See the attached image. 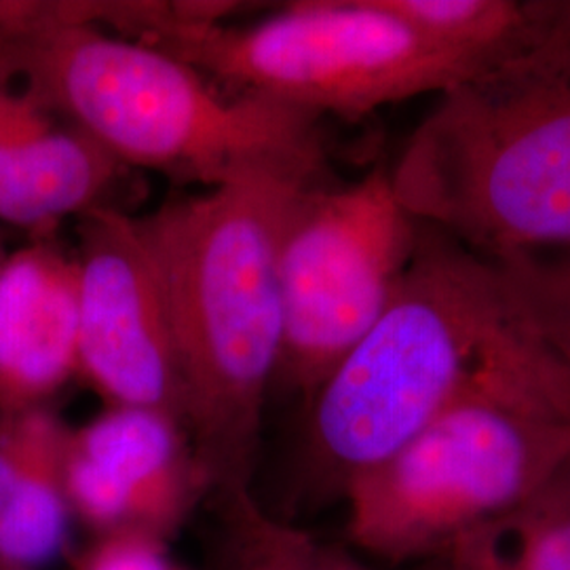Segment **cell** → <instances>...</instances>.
<instances>
[{"label":"cell","mask_w":570,"mask_h":570,"mask_svg":"<svg viewBox=\"0 0 570 570\" xmlns=\"http://www.w3.org/2000/svg\"><path fill=\"white\" fill-rule=\"evenodd\" d=\"M326 183L254 174L138 218L169 305L186 429L216 494L249 489L284 346L285 228L306 193Z\"/></svg>","instance_id":"6da1fadb"},{"label":"cell","mask_w":570,"mask_h":570,"mask_svg":"<svg viewBox=\"0 0 570 570\" xmlns=\"http://www.w3.org/2000/svg\"><path fill=\"white\" fill-rule=\"evenodd\" d=\"M77 374V254L39 239L0 266V412L45 407Z\"/></svg>","instance_id":"8fae6325"},{"label":"cell","mask_w":570,"mask_h":570,"mask_svg":"<svg viewBox=\"0 0 570 570\" xmlns=\"http://www.w3.org/2000/svg\"><path fill=\"white\" fill-rule=\"evenodd\" d=\"M534 334L570 370V247L562 256L494 261Z\"/></svg>","instance_id":"2e32d148"},{"label":"cell","mask_w":570,"mask_h":570,"mask_svg":"<svg viewBox=\"0 0 570 570\" xmlns=\"http://www.w3.org/2000/svg\"><path fill=\"white\" fill-rule=\"evenodd\" d=\"M70 428L47 407L30 461L0 513V560L20 570L51 564L68 548L72 510L66 494Z\"/></svg>","instance_id":"7c38bea8"},{"label":"cell","mask_w":570,"mask_h":570,"mask_svg":"<svg viewBox=\"0 0 570 570\" xmlns=\"http://www.w3.org/2000/svg\"><path fill=\"white\" fill-rule=\"evenodd\" d=\"M21 77L122 167L216 188L245 176H326L320 117L220 89L148 42L87 23L9 51Z\"/></svg>","instance_id":"277c9868"},{"label":"cell","mask_w":570,"mask_h":570,"mask_svg":"<svg viewBox=\"0 0 570 570\" xmlns=\"http://www.w3.org/2000/svg\"><path fill=\"white\" fill-rule=\"evenodd\" d=\"M391 183L414 220L490 261L570 247V45L442 91Z\"/></svg>","instance_id":"5b68a950"},{"label":"cell","mask_w":570,"mask_h":570,"mask_svg":"<svg viewBox=\"0 0 570 570\" xmlns=\"http://www.w3.org/2000/svg\"><path fill=\"white\" fill-rule=\"evenodd\" d=\"M0 570H20V569H16V567H11V564H7V562H2V560H0Z\"/></svg>","instance_id":"ffe728a7"},{"label":"cell","mask_w":570,"mask_h":570,"mask_svg":"<svg viewBox=\"0 0 570 570\" xmlns=\"http://www.w3.org/2000/svg\"><path fill=\"white\" fill-rule=\"evenodd\" d=\"M2 263H4V261H2V256H0V266H2Z\"/></svg>","instance_id":"44dd1931"},{"label":"cell","mask_w":570,"mask_h":570,"mask_svg":"<svg viewBox=\"0 0 570 570\" xmlns=\"http://www.w3.org/2000/svg\"><path fill=\"white\" fill-rule=\"evenodd\" d=\"M428 41L494 66L541 47L529 0H381Z\"/></svg>","instance_id":"5bb4252c"},{"label":"cell","mask_w":570,"mask_h":570,"mask_svg":"<svg viewBox=\"0 0 570 570\" xmlns=\"http://www.w3.org/2000/svg\"><path fill=\"white\" fill-rule=\"evenodd\" d=\"M167 543L142 530L108 532L94 539L72 570H188L171 558Z\"/></svg>","instance_id":"ac0fdd59"},{"label":"cell","mask_w":570,"mask_h":570,"mask_svg":"<svg viewBox=\"0 0 570 570\" xmlns=\"http://www.w3.org/2000/svg\"><path fill=\"white\" fill-rule=\"evenodd\" d=\"M136 41L235 94L320 119H362L387 104L440 96L490 68L428 41L381 0H298L254 26L169 20L167 2Z\"/></svg>","instance_id":"8992f818"},{"label":"cell","mask_w":570,"mask_h":570,"mask_svg":"<svg viewBox=\"0 0 570 570\" xmlns=\"http://www.w3.org/2000/svg\"><path fill=\"white\" fill-rule=\"evenodd\" d=\"M419 233L385 165L348 186L306 193L282 244L284 346L275 385L308 404L387 308Z\"/></svg>","instance_id":"52a82bcc"},{"label":"cell","mask_w":570,"mask_h":570,"mask_svg":"<svg viewBox=\"0 0 570 570\" xmlns=\"http://www.w3.org/2000/svg\"><path fill=\"white\" fill-rule=\"evenodd\" d=\"M63 478L72 518L96 537L142 530L169 541L214 492L188 429L146 407H106L70 429Z\"/></svg>","instance_id":"9c48e42d"},{"label":"cell","mask_w":570,"mask_h":570,"mask_svg":"<svg viewBox=\"0 0 570 570\" xmlns=\"http://www.w3.org/2000/svg\"><path fill=\"white\" fill-rule=\"evenodd\" d=\"M541 45H570V0H529Z\"/></svg>","instance_id":"d6986e66"},{"label":"cell","mask_w":570,"mask_h":570,"mask_svg":"<svg viewBox=\"0 0 570 570\" xmlns=\"http://www.w3.org/2000/svg\"><path fill=\"white\" fill-rule=\"evenodd\" d=\"M117 2L94 0H0V58L26 42L72 26H106Z\"/></svg>","instance_id":"e0dca14e"},{"label":"cell","mask_w":570,"mask_h":570,"mask_svg":"<svg viewBox=\"0 0 570 570\" xmlns=\"http://www.w3.org/2000/svg\"><path fill=\"white\" fill-rule=\"evenodd\" d=\"M520 322L501 266L421 225L387 308L306 404L303 501L343 499L355 475L406 446Z\"/></svg>","instance_id":"3957f363"},{"label":"cell","mask_w":570,"mask_h":570,"mask_svg":"<svg viewBox=\"0 0 570 570\" xmlns=\"http://www.w3.org/2000/svg\"><path fill=\"white\" fill-rule=\"evenodd\" d=\"M106 150L63 119L0 60V220L39 239L102 207L122 171Z\"/></svg>","instance_id":"30bf717a"},{"label":"cell","mask_w":570,"mask_h":570,"mask_svg":"<svg viewBox=\"0 0 570 570\" xmlns=\"http://www.w3.org/2000/svg\"><path fill=\"white\" fill-rule=\"evenodd\" d=\"M440 570H570V461L522 508L459 539Z\"/></svg>","instance_id":"4fadbf2b"},{"label":"cell","mask_w":570,"mask_h":570,"mask_svg":"<svg viewBox=\"0 0 570 570\" xmlns=\"http://www.w3.org/2000/svg\"><path fill=\"white\" fill-rule=\"evenodd\" d=\"M569 461L570 370L522 315L428 428L348 482L346 537L391 569L428 564Z\"/></svg>","instance_id":"7a4b0ae2"},{"label":"cell","mask_w":570,"mask_h":570,"mask_svg":"<svg viewBox=\"0 0 570 570\" xmlns=\"http://www.w3.org/2000/svg\"><path fill=\"white\" fill-rule=\"evenodd\" d=\"M216 497L225 518L233 570H440V560L404 569L367 564L360 556L327 546L266 513L249 489Z\"/></svg>","instance_id":"9a60e30c"},{"label":"cell","mask_w":570,"mask_h":570,"mask_svg":"<svg viewBox=\"0 0 570 570\" xmlns=\"http://www.w3.org/2000/svg\"><path fill=\"white\" fill-rule=\"evenodd\" d=\"M79 228V374L106 407H146L186 428V391L164 282L136 216L102 205Z\"/></svg>","instance_id":"ba28073f"}]
</instances>
